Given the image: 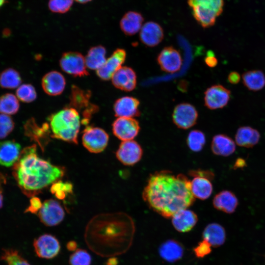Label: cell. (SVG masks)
I'll return each instance as SVG.
<instances>
[{"instance_id":"1","label":"cell","mask_w":265,"mask_h":265,"mask_svg":"<svg viewBox=\"0 0 265 265\" xmlns=\"http://www.w3.org/2000/svg\"><path fill=\"white\" fill-rule=\"evenodd\" d=\"M142 198L151 209L165 218L187 209L195 201L190 181L185 175L169 170L156 171L149 177Z\"/></svg>"},{"instance_id":"2","label":"cell","mask_w":265,"mask_h":265,"mask_svg":"<svg viewBox=\"0 0 265 265\" xmlns=\"http://www.w3.org/2000/svg\"><path fill=\"white\" fill-rule=\"evenodd\" d=\"M13 166V175L19 187L29 197L58 181L65 173L63 167L40 158L35 144L24 148Z\"/></svg>"},{"instance_id":"3","label":"cell","mask_w":265,"mask_h":265,"mask_svg":"<svg viewBox=\"0 0 265 265\" xmlns=\"http://www.w3.org/2000/svg\"><path fill=\"white\" fill-rule=\"evenodd\" d=\"M130 217L124 213H106L93 217L87 225L85 239L87 246L96 254L104 257L119 253L123 228Z\"/></svg>"},{"instance_id":"4","label":"cell","mask_w":265,"mask_h":265,"mask_svg":"<svg viewBox=\"0 0 265 265\" xmlns=\"http://www.w3.org/2000/svg\"><path fill=\"white\" fill-rule=\"evenodd\" d=\"M49 121L52 138L78 144L80 120L76 109L70 107L64 108L51 115Z\"/></svg>"},{"instance_id":"5","label":"cell","mask_w":265,"mask_h":265,"mask_svg":"<svg viewBox=\"0 0 265 265\" xmlns=\"http://www.w3.org/2000/svg\"><path fill=\"white\" fill-rule=\"evenodd\" d=\"M192 15L204 28L213 26L216 18L222 13L224 0H187Z\"/></svg>"},{"instance_id":"6","label":"cell","mask_w":265,"mask_h":265,"mask_svg":"<svg viewBox=\"0 0 265 265\" xmlns=\"http://www.w3.org/2000/svg\"><path fill=\"white\" fill-rule=\"evenodd\" d=\"M91 92L73 85L69 97L70 107L80 111L83 116L82 123L87 125L93 114L98 111L99 107L90 102Z\"/></svg>"},{"instance_id":"7","label":"cell","mask_w":265,"mask_h":265,"mask_svg":"<svg viewBox=\"0 0 265 265\" xmlns=\"http://www.w3.org/2000/svg\"><path fill=\"white\" fill-rule=\"evenodd\" d=\"M108 140V134L101 128L87 126L83 131L82 144L91 153L103 152L107 146Z\"/></svg>"},{"instance_id":"8","label":"cell","mask_w":265,"mask_h":265,"mask_svg":"<svg viewBox=\"0 0 265 265\" xmlns=\"http://www.w3.org/2000/svg\"><path fill=\"white\" fill-rule=\"evenodd\" d=\"M61 69L74 77H84L88 75L86 70L85 58L80 53L68 52L64 53L59 60Z\"/></svg>"},{"instance_id":"9","label":"cell","mask_w":265,"mask_h":265,"mask_svg":"<svg viewBox=\"0 0 265 265\" xmlns=\"http://www.w3.org/2000/svg\"><path fill=\"white\" fill-rule=\"evenodd\" d=\"M41 222L47 226H54L63 220L65 212L61 205L54 199H48L44 202L38 212Z\"/></svg>"},{"instance_id":"10","label":"cell","mask_w":265,"mask_h":265,"mask_svg":"<svg viewBox=\"0 0 265 265\" xmlns=\"http://www.w3.org/2000/svg\"><path fill=\"white\" fill-rule=\"evenodd\" d=\"M198 114L195 107L188 103H182L176 106L172 113L175 125L182 129H188L196 123Z\"/></svg>"},{"instance_id":"11","label":"cell","mask_w":265,"mask_h":265,"mask_svg":"<svg viewBox=\"0 0 265 265\" xmlns=\"http://www.w3.org/2000/svg\"><path fill=\"white\" fill-rule=\"evenodd\" d=\"M142 155L141 146L133 140L123 141L116 152L119 161L127 166H132L138 162Z\"/></svg>"},{"instance_id":"12","label":"cell","mask_w":265,"mask_h":265,"mask_svg":"<svg viewBox=\"0 0 265 265\" xmlns=\"http://www.w3.org/2000/svg\"><path fill=\"white\" fill-rule=\"evenodd\" d=\"M112 129L114 135L123 141L133 140L138 135L140 127L133 118L118 117L112 123Z\"/></svg>"},{"instance_id":"13","label":"cell","mask_w":265,"mask_h":265,"mask_svg":"<svg viewBox=\"0 0 265 265\" xmlns=\"http://www.w3.org/2000/svg\"><path fill=\"white\" fill-rule=\"evenodd\" d=\"M33 246L39 257L47 259L55 257L60 250L59 241L50 234H44L35 239Z\"/></svg>"},{"instance_id":"14","label":"cell","mask_w":265,"mask_h":265,"mask_svg":"<svg viewBox=\"0 0 265 265\" xmlns=\"http://www.w3.org/2000/svg\"><path fill=\"white\" fill-rule=\"evenodd\" d=\"M230 91L221 85H214L205 92V105L210 109L221 108L230 99Z\"/></svg>"},{"instance_id":"15","label":"cell","mask_w":265,"mask_h":265,"mask_svg":"<svg viewBox=\"0 0 265 265\" xmlns=\"http://www.w3.org/2000/svg\"><path fill=\"white\" fill-rule=\"evenodd\" d=\"M157 61L164 72L173 73L178 71L182 65L180 52L173 47L164 48L157 57Z\"/></svg>"},{"instance_id":"16","label":"cell","mask_w":265,"mask_h":265,"mask_svg":"<svg viewBox=\"0 0 265 265\" xmlns=\"http://www.w3.org/2000/svg\"><path fill=\"white\" fill-rule=\"evenodd\" d=\"M126 57V52L125 50L116 49L106 60L104 64L97 70V75L98 77L103 80H110L114 73L122 67Z\"/></svg>"},{"instance_id":"17","label":"cell","mask_w":265,"mask_h":265,"mask_svg":"<svg viewBox=\"0 0 265 265\" xmlns=\"http://www.w3.org/2000/svg\"><path fill=\"white\" fill-rule=\"evenodd\" d=\"M140 102L133 97L125 96L116 100L113 105L115 116L133 118L139 116Z\"/></svg>"},{"instance_id":"18","label":"cell","mask_w":265,"mask_h":265,"mask_svg":"<svg viewBox=\"0 0 265 265\" xmlns=\"http://www.w3.org/2000/svg\"><path fill=\"white\" fill-rule=\"evenodd\" d=\"M163 37L162 28L159 24L152 21L145 23L139 32L141 42L150 47L157 46L162 41Z\"/></svg>"},{"instance_id":"19","label":"cell","mask_w":265,"mask_h":265,"mask_svg":"<svg viewBox=\"0 0 265 265\" xmlns=\"http://www.w3.org/2000/svg\"><path fill=\"white\" fill-rule=\"evenodd\" d=\"M113 85L117 88L131 91L136 85V75L134 70L127 66H122L112 77Z\"/></svg>"},{"instance_id":"20","label":"cell","mask_w":265,"mask_h":265,"mask_svg":"<svg viewBox=\"0 0 265 265\" xmlns=\"http://www.w3.org/2000/svg\"><path fill=\"white\" fill-rule=\"evenodd\" d=\"M66 80L59 72L52 71L44 75L42 79V87L44 92L50 96L61 94L65 87Z\"/></svg>"},{"instance_id":"21","label":"cell","mask_w":265,"mask_h":265,"mask_svg":"<svg viewBox=\"0 0 265 265\" xmlns=\"http://www.w3.org/2000/svg\"><path fill=\"white\" fill-rule=\"evenodd\" d=\"M21 149L20 144L14 140L0 142V165L13 166L20 157Z\"/></svg>"},{"instance_id":"22","label":"cell","mask_w":265,"mask_h":265,"mask_svg":"<svg viewBox=\"0 0 265 265\" xmlns=\"http://www.w3.org/2000/svg\"><path fill=\"white\" fill-rule=\"evenodd\" d=\"M198 221L197 214L187 209L181 210L172 216V224L178 232L186 233L190 231Z\"/></svg>"},{"instance_id":"23","label":"cell","mask_w":265,"mask_h":265,"mask_svg":"<svg viewBox=\"0 0 265 265\" xmlns=\"http://www.w3.org/2000/svg\"><path fill=\"white\" fill-rule=\"evenodd\" d=\"M215 209L227 213H232L236 210L238 199L231 191L224 190L216 194L212 200Z\"/></svg>"},{"instance_id":"24","label":"cell","mask_w":265,"mask_h":265,"mask_svg":"<svg viewBox=\"0 0 265 265\" xmlns=\"http://www.w3.org/2000/svg\"><path fill=\"white\" fill-rule=\"evenodd\" d=\"M144 18L140 13L129 11L121 18L120 27L125 34L132 36L140 30Z\"/></svg>"},{"instance_id":"25","label":"cell","mask_w":265,"mask_h":265,"mask_svg":"<svg viewBox=\"0 0 265 265\" xmlns=\"http://www.w3.org/2000/svg\"><path fill=\"white\" fill-rule=\"evenodd\" d=\"M184 248L182 244L175 239H169L163 242L159 247V254L164 261L174 263L183 257Z\"/></svg>"},{"instance_id":"26","label":"cell","mask_w":265,"mask_h":265,"mask_svg":"<svg viewBox=\"0 0 265 265\" xmlns=\"http://www.w3.org/2000/svg\"><path fill=\"white\" fill-rule=\"evenodd\" d=\"M211 150L215 155L227 157L235 152L236 144L228 135L218 134L214 135L212 139Z\"/></svg>"},{"instance_id":"27","label":"cell","mask_w":265,"mask_h":265,"mask_svg":"<svg viewBox=\"0 0 265 265\" xmlns=\"http://www.w3.org/2000/svg\"><path fill=\"white\" fill-rule=\"evenodd\" d=\"M203 240L212 247L222 245L226 239V232L224 227L217 223H211L207 225L202 233Z\"/></svg>"},{"instance_id":"28","label":"cell","mask_w":265,"mask_h":265,"mask_svg":"<svg viewBox=\"0 0 265 265\" xmlns=\"http://www.w3.org/2000/svg\"><path fill=\"white\" fill-rule=\"evenodd\" d=\"M260 139V133L249 126L239 128L235 135V142L240 147L250 148L256 145Z\"/></svg>"},{"instance_id":"29","label":"cell","mask_w":265,"mask_h":265,"mask_svg":"<svg viewBox=\"0 0 265 265\" xmlns=\"http://www.w3.org/2000/svg\"><path fill=\"white\" fill-rule=\"evenodd\" d=\"M211 180L203 177H193L190 181V189L195 198L206 200L209 198L212 192Z\"/></svg>"},{"instance_id":"30","label":"cell","mask_w":265,"mask_h":265,"mask_svg":"<svg viewBox=\"0 0 265 265\" xmlns=\"http://www.w3.org/2000/svg\"><path fill=\"white\" fill-rule=\"evenodd\" d=\"M106 50L101 45L91 47L85 56L86 67L91 70H98L105 63Z\"/></svg>"},{"instance_id":"31","label":"cell","mask_w":265,"mask_h":265,"mask_svg":"<svg viewBox=\"0 0 265 265\" xmlns=\"http://www.w3.org/2000/svg\"><path fill=\"white\" fill-rule=\"evenodd\" d=\"M244 85L250 90L257 91L265 86V76L261 70H252L242 75Z\"/></svg>"},{"instance_id":"32","label":"cell","mask_w":265,"mask_h":265,"mask_svg":"<svg viewBox=\"0 0 265 265\" xmlns=\"http://www.w3.org/2000/svg\"><path fill=\"white\" fill-rule=\"evenodd\" d=\"M22 81L21 75L16 70L8 68L0 73V86L13 89L20 86Z\"/></svg>"},{"instance_id":"33","label":"cell","mask_w":265,"mask_h":265,"mask_svg":"<svg viewBox=\"0 0 265 265\" xmlns=\"http://www.w3.org/2000/svg\"><path fill=\"white\" fill-rule=\"evenodd\" d=\"M20 108L18 99L12 93H5L0 97V113L6 115L16 113Z\"/></svg>"},{"instance_id":"34","label":"cell","mask_w":265,"mask_h":265,"mask_svg":"<svg viewBox=\"0 0 265 265\" xmlns=\"http://www.w3.org/2000/svg\"><path fill=\"white\" fill-rule=\"evenodd\" d=\"M49 128L47 123L43 124L42 127H39L32 118L27 120L24 126L26 136L37 141L40 137H43L45 133L49 132Z\"/></svg>"},{"instance_id":"35","label":"cell","mask_w":265,"mask_h":265,"mask_svg":"<svg viewBox=\"0 0 265 265\" xmlns=\"http://www.w3.org/2000/svg\"><path fill=\"white\" fill-rule=\"evenodd\" d=\"M186 143L191 151L194 152H200L206 143L205 135L201 131L192 130L187 135Z\"/></svg>"},{"instance_id":"36","label":"cell","mask_w":265,"mask_h":265,"mask_svg":"<svg viewBox=\"0 0 265 265\" xmlns=\"http://www.w3.org/2000/svg\"><path fill=\"white\" fill-rule=\"evenodd\" d=\"M73 188L71 183L58 180L52 184L51 192L57 199L64 200L68 195L72 193Z\"/></svg>"},{"instance_id":"37","label":"cell","mask_w":265,"mask_h":265,"mask_svg":"<svg viewBox=\"0 0 265 265\" xmlns=\"http://www.w3.org/2000/svg\"><path fill=\"white\" fill-rule=\"evenodd\" d=\"M16 94L17 98L24 103L32 102L37 97L35 89L31 84L20 85L16 90Z\"/></svg>"},{"instance_id":"38","label":"cell","mask_w":265,"mask_h":265,"mask_svg":"<svg viewBox=\"0 0 265 265\" xmlns=\"http://www.w3.org/2000/svg\"><path fill=\"white\" fill-rule=\"evenodd\" d=\"M1 259L5 261L7 265H31L18 251L12 249H3Z\"/></svg>"},{"instance_id":"39","label":"cell","mask_w":265,"mask_h":265,"mask_svg":"<svg viewBox=\"0 0 265 265\" xmlns=\"http://www.w3.org/2000/svg\"><path fill=\"white\" fill-rule=\"evenodd\" d=\"M69 263L70 265H90L91 257L86 250L77 249L70 255Z\"/></svg>"},{"instance_id":"40","label":"cell","mask_w":265,"mask_h":265,"mask_svg":"<svg viewBox=\"0 0 265 265\" xmlns=\"http://www.w3.org/2000/svg\"><path fill=\"white\" fill-rule=\"evenodd\" d=\"M74 0H49L48 7L53 13L64 14L71 9Z\"/></svg>"},{"instance_id":"41","label":"cell","mask_w":265,"mask_h":265,"mask_svg":"<svg viewBox=\"0 0 265 265\" xmlns=\"http://www.w3.org/2000/svg\"><path fill=\"white\" fill-rule=\"evenodd\" d=\"M15 123L10 116L0 114V139L7 137L13 131Z\"/></svg>"},{"instance_id":"42","label":"cell","mask_w":265,"mask_h":265,"mask_svg":"<svg viewBox=\"0 0 265 265\" xmlns=\"http://www.w3.org/2000/svg\"><path fill=\"white\" fill-rule=\"evenodd\" d=\"M211 247L208 242L203 240L198 243L193 251L197 257L203 258L211 252Z\"/></svg>"},{"instance_id":"43","label":"cell","mask_w":265,"mask_h":265,"mask_svg":"<svg viewBox=\"0 0 265 265\" xmlns=\"http://www.w3.org/2000/svg\"><path fill=\"white\" fill-rule=\"evenodd\" d=\"M42 204L41 200L35 196H33L30 200L29 206L25 212H30L32 213H37L40 210Z\"/></svg>"},{"instance_id":"44","label":"cell","mask_w":265,"mask_h":265,"mask_svg":"<svg viewBox=\"0 0 265 265\" xmlns=\"http://www.w3.org/2000/svg\"><path fill=\"white\" fill-rule=\"evenodd\" d=\"M189 176L193 177H199L207 178L212 180L214 178V173L210 170L201 169L191 170L188 172Z\"/></svg>"},{"instance_id":"45","label":"cell","mask_w":265,"mask_h":265,"mask_svg":"<svg viewBox=\"0 0 265 265\" xmlns=\"http://www.w3.org/2000/svg\"><path fill=\"white\" fill-rule=\"evenodd\" d=\"M206 64L210 67H214L217 64L218 61L214 56V53L211 51H209L205 58Z\"/></svg>"},{"instance_id":"46","label":"cell","mask_w":265,"mask_h":265,"mask_svg":"<svg viewBox=\"0 0 265 265\" xmlns=\"http://www.w3.org/2000/svg\"><path fill=\"white\" fill-rule=\"evenodd\" d=\"M240 80L239 74L237 72H231L228 77V80L230 83L233 84H237Z\"/></svg>"},{"instance_id":"47","label":"cell","mask_w":265,"mask_h":265,"mask_svg":"<svg viewBox=\"0 0 265 265\" xmlns=\"http://www.w3.org/2000/svg\"><path fill=\"white\" fill-rule=\"evenodd\" d=\"M67 248L71 251H75L77 249V244L75 241L72 240L67 243Z\"/></svg>"},{"instance_id":"48","label":"cell","mask_w":265,"mask_h":265,"mask_svg":"<svg viewBox=\"0 0 265 265\" xmlns=\"http://www.w3.org/2000/svg\"><path fill=\"white\" fill-rule=\"evenodd\" d=\"M117 259L116 258L112 257L107 260L106 265H117Z\"/></svg>"},{"instance_id":"49","label":"cell","mask_w":265,"mask_h":265,"mask_svg":"<svg viewBox=\"0 0 265 265\" xmlns=\"http://www.w3.org/2000/svg\"><path fill=\"white\" fill-rule=\"evenodd\" d=\"M245 165V161L243 159H237L235 167H241Z\"/></svg>"},{"instance_id":"50","label":"cell","mask_w":265,"mask_h":265,"mask_svg":"<svg viewBox=\"0 0 265 265\" xmlns=\"http://www.w3.org/2000/svg\"><path fill=\"white\" fill-rule=\"evenodd\" d=\"M5 183V178L4 176L0 173V191H2L1 185L2 184Z\"/></svg>"},{"instance_id":"51","label":"cell","mask_w":265,"mask_h":265,"mask_svg":"<svg viewBox=\"0 0 265 265\" xmlns=\"http://www.w3.org/2000/svg\"><path fill=\"white\" fill-rule=\"evenodd\" d=\"M75 0L80 3L85 4L86 3H88L91 1L92 0Z\"/></svg>"},{"instance_id":"52","label":"cell","mask_w":265,"mask_h":265,"mask_svg":"<svg viewBox=\"0 0 265 265\" xmlns=\"http://www.w3.org/2000/svg\"><path fill=\"white\" fill-rule=\"evenodd\" d=\"M2 191H0V209L1 208L3 204V196H2Z\"/></svg>"},{"instance_id":"53","label":"cell","mask_w":265,"mask_h":265,"mask_svg":"<svg viewBox=\"0 0 265 265\" xmlns=\"http://www.w3.org/2000/svg\"><path fill=\"white\" fill-rule=\"evenodd\" d=\"M8 29H6L3 31V34L5 36H7L8 35H9L10 34V31L9 30L8 32L7 31Z\"/></svg>"},{"instance_id":"54","label":"cell","mask_w":265,"mask_h":265,"mask_svg":"<svg viewBox=\"0 0 265 265\" xmlns=\"http://www.w3.org/2000/svg\"><path fill=\"white\" fill-rule=\"evenodd\" d=\"M6 2V0H0V8Z\"/></svg>"}]
</instances>
